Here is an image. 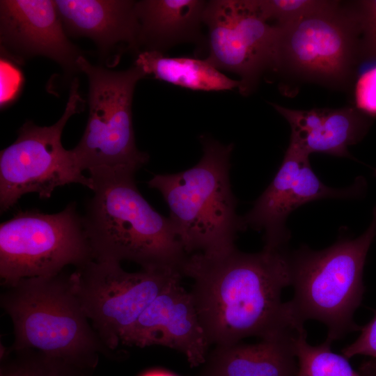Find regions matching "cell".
<instances>
[{"mask_svg":"<svg viewBox=\"0 0 376 376\" xmlns=\"http://www.w3.org/2000/svg\"><path fill=\"white\" fill-rule=\"evenodd\" d=\"M4 287L0 305L13 327L9 350H37L88 373L109 351L73 292L70 276L61 272Z\"/></svg>","mask_w":376,"mask_h":376,"instance_id":"obj_3","label":"cell"},{"mask_svg":"<svg viewBox=\"0 0 376 376\" xmlns=\"http://www.w3.org/2000/svg\"><path fill=\"white\" fill-rule=\"evenodd\" d=\"M333 8L334 3L279 26L277 65L288 62L300 73L322 80H338L346 74L351 36Z\"/></svg>","mask_w":376,"mask_h":376,"instance_id":"obj_12","label":"cell"},{"mask_svg":"<svg viewBox=\"0 0 376 376\" xmlns=\"http://www.w3.org/2000/svg\"><path fill=\"white\" fill-rule=\"evenodd\" d=\"M361 374L363 376H376V359L364 363Z\"/></svg>","mask_w":376,"mask_h":376,"instance_id":"obj_27","label":"cell"},{"mask_svg":"<svg viewBox=\"0 0 376 376\" xmlns=\"http://www.w3.org/2000/svg\"><path fill=\"white\" fill-rule=\"evenodd\" d=\"M180 279L174 280L150 304L122 344L172 348L182 352L191 367H197L206 361L210 343L190 292Z\"/></svg>","mask_w":376,"mask_h":376,"instance_id":"obj_13","label":"cell"},{"mask_svg":"<svg viewBox=\"0 0 376 376\" xmlns=\"http://www.w3.org/2000/svg\"><path fill=\"white\" fill-rule=\"evenodd\" d=\"M207 1H136L141 52L164 54L181 43H195L207 47L202 34L203 15Z\"/></svg>","mask_w":376,"mask_h":376,"instance_id":"obj_16","label":"cell"},{"mask_svg":"<svg viewBox=\"0 0 376 376\" xmlns=\"http://www.w3.org/2000/svg\"><path fill=\"white\" fill-rule=\"evenodd\" d=\"M136 1L56 0L68 36L92 40L100 65L114 67L125 52H141Z\"/></svg>","mask_w":376,"mask_h":376,"instance_id":"obj_14","label":"cell"},{"mask_svg":"<svg viewBox=\"0 0 376 376\" xmlns=\"http://www.w3.org/2000/svg\"><path fill=\"white\" fill-rule=\"evenodd\" d=\"M327 341L319 345H311L303 330L295 341L297 358L296 376H363L353 370L347 359L334 353Z\"/></svg>","mask_w":376,"mask_h":376,"instance_id":"obj_21","label":"cell"},{"mask_svg":"<svg viewBox=\"0 0 376 376\" xmlns=\"http://www.w3.org/2000/svg\"><path fill=\"white\" fill-rule=\"evenodd\" d=\"M257 3L265 19L276 20L280 27L333 4L313 0H257Z\"/></svg>","mask_w":376,"mask_h":376,"instance_id":"obj_23","label":"cell"},{"mask_svg":"<svg viewBox=\"0 0 376 376\" xmlns=\"http://www.w3.org/2000/svg\"><path fill=\"white\" fill-rule=\"evenodd\" d=\"M68 38L55 1H0L1 47L13 61L46 57L71 77L80 72L77 61L84 53Z\"/></svg>","mask_w":376,"mask_h":376,"instance_id":"obj_11","label":"cell"},{"mask_svg":"<svg viewBox=\"0 0 376 376\" xmlns=\"http://www.w3.org/2000/svg\"><path fill=\"white\" fill-rule=\"evenodd\" d=\"M79 80L70 84L68 100L62 116L50 126L26 120L17 138L0 153V210L4 212L24 194L36 193L50 198L60 186L78 183L91 189L92 182L79 168L72 150H66L61 135L70 118L83 109Z\"/></svg>","mask_w":376,"mask_h":376,"instance_id":"obj_8","label":"cell"},{"mask_svg":"<svg viewBox=\"0 0 376 376\" xmlns=\"http://www.w3.org/2000/svg\"><path fill=\"white\" fill-rule=\"evenodd\" d=\"M75 202L54 214L19 210L0 225V277L3 286L49 276L70 265L93 260L83 217Z\"/></svg>","mask_w":376,"mask_h":376,"instance_id":"obj_7","label":"cell"},{"mask_svg":"<svg viewBox=\"0 0 376 376\" xmlns=\"http://www.w3.org/2000/svg\"><path fill=\"white\" fill-rule=\"evenodd\" d=\"M376 235V206L368 229L355 239H341L320 251L307 246L290 253L293 315L304 324L318 320L328 329L331 343L345 334L360 329L353 315L364 291L363 269Z\"/></svg>","mask_w":376,"mask_h":376,"instance_id":"obj_5","label":"cell"},{"mask_svg":"<svg viewBox=\"0 0 376 376\" xmlns=\"http://www.w3.org/2000/svg\"><path fill=\"white\" fill-rule=\"evenodd\" d=\"M143 376H173V375L167 373H164V372H160V371H153V372H150L148 373H146Z\"/></svg>","mask_w":376,"mask_h":376,"instance_id":"obj_28","label":"cell"},{"mask_svg":"<svg viewBox=\"0 0 376 376\" xmlns=\"http://www.w3.org/2000/svg\"><path fill=\"white\" fill-rule=\"evenodd\" d=\"M134 65L146 75L180 87L201 91L239 89V80L230 79L205 58L169 57L157 52L143 51L136 56Z\"/></svg>","mask_w":376,"mask_h":376,"instance_id":"obj_19","label":"cell"},{"mask_svg":"<svg viewBox=\"0 0 376 376\" xmlns=\"http://www.w3.org/2000/svg\"><path fill=\"white\" fill-rule=\"evenodd\" d=\"M178 269L125 271L120 263L91 260L70 275L73 292L100 340L114 350L150 304L174 280Z\"/></svg>","mask_w":376,"mask_h":376,"instance_id":"obj_9","label":"cell"},{"mask_svg":"<svg viewBox=\"0 0 376 376\" xmlns=\"http://www.w3.org/2000/svg\"><path fill=\"white\" fill-rule=\"evenodd\" d=\"M357 339L342 350L343 355L350 359L356 355L370 356L376 359V314L365 327Z\"/></svg>","mask_w":376,"mask_h":376,"instance_id":"obj_25","label":"cell"},{"mask_svg":"<svg viewBox=\"0 0 376 376\" xmlns=\"http://www.w3.org/2000/svg\"><path fill=\"white\" fill-rule=\"evenodd\" d=\"M355 100L358 109L376 114V67H374L359 78L355 88Z\"/></svg>","mask_w":376,"mask_h":376,"instance_id":"obj_24","label":"cell"},{"mask_svg":"<svg viewBox=\"0 0 376 376\" xmlns=\"http://www.w3.org/2000/svg\"><path fill=\"white\" fill-rule=\"evenodd\" d=\"M88 172L93 196L82 217L93 259L130 260L142 268L173 267L182 272L188 256L169 217L155 211L138 190L135 173Z\"/></svg>","mask_w":376,"mask_h":376,"instance_id":"obj_2","label":"cell"},{"mask_svg":"<svg viewBox=\"0 0 376 376\" xmlns=\"http://www.w3.org/2000/svg\"><path fill=\"white\" fill-rule=\"evenodd\" d=\"M308 155L289 144L281 166L272 182L243 217L245 230L249 227L265 232V246H286L290 233L285 221L293 180Z\"/></svg>","mask_w":376,"mask_h":376,"instance_id":"obj_18","label":"cell"},{"mask_svg":"<svg viewBox=\"0 0 376 376\" xmlns=\"http://www.w3.org/2000/svg\"><path fill=\"white\" fill-rule=\"evenodd\" d=\"M199 139L203 155L196 165L177 173L155 175L148 182L166 202L186 253L232 248L237 232L245 230L229 180L233 144L206 135Z\"/></svg>","mask_w":376,"mask_h":376,"instance_id":"obj_4","label":"cell"},{"mask_svg":"<svg viewBox=\"0 0 376 376\" xmlns=\"http://www.w3.org/2000/svg\"><path fill=\"white\" fill-rule=\"evenodd\" d=\"M291 127L290 145L309 155L322 152L349 156L347 147L357 143L366 125L350 108L296 110L272 104Z\"/></svg>","mask_w":376,"mask_h":376,"instance_id":"obj_17","label":"cell"},{"mask_svg":"<svg viewBox=\"0 0 376 376\" xmlns=\"http://www.w3.org/2000/svg\"><path fill=\"white\" fill-rule=\"evenodd\" d=\"M362 184L363 181L361 180L345 189L327 187L314 173L307 159L301 166L292 184L290 212L303 204L315 200L355 197L360 193Z\"/></svg>","mask_w":376,"mask_h":376,"instance_id":"obj_22","label":"cell"},{"mask_svg":"<svg viewBox=\"0 0 376 376\" xmlns=\"http://www.w3.org/2000/svg\"><path fill=\"white\" fill-rule=\"evenodd\" d=\"M205 58L219 71L240 76L239 92L246 95L267 69L277 65L280 27L261 14L257 0L207 1Z\"/></svg>","mask_w":376,"mask_h":376,"instance_id":"obj_10","label":"cell"},{"mask_svg":"<svg viewBox=\"0 0 376 376\" xmlns=\"http://www.w3.org/2000/svg\"><path fill=\"white\" fill-rule=\"evenodd\" d=\"M182 273L193 279L190 294L210 345L304 327L281 299L282 290L291 285L286 246H264L255 253L235 246L196 253L187 256Z\"/></svg>","mask_w":376,"mask_h":376,"instance_id":"obj_1","label":"cell"},{"mask_svg":"<svg viewBox=\"0 0 376 376\" xmlns=\"http://www.w3.org/2000/svg\"><path fill=\"white\" fill-rule=\"evenodd\" d=\"M304 329L279 331L253 344L217 345L208 354L201 376H296L295 341Z\"/></svg>","mask_w":376,"mask_h":376,"instance_id":"obj_15","label":"cell"},{"mask_svg":"<svg viewBox=\"0 0 376 376\" xmlns=\"http://www.w3.org/2000/svg\"><path fill=\"white\" fill-rule=\"evenodd\" d=\"M363 5V26L369 47L376 55V0L366 1Z\"/></svg>","mask_w":376,"mask_h":376,"instance_id":"obj_26","label":"cell"},{"mask_svg":"<svg viewBox=\"0 0 376 376\" xmlns=\"http://www.w3.org/2000/svg\"><path fill=\"white\" fill-rule=\"evenodd\" d=\"M88 81V117L84 132L72 149L81 171L123 170L136 173L149 155L136 146L132 121V100L137 82L146 75L137 65L113 70L77 61Z\"/></svg>","mask_w":376,"mask_h":376,"instance_id":"obj_6","label":"cell"},{"mask_svg":"<svg viewBox=\"0 0 376 376\" xmlns=\"http://www.w3.org/2000/svg\"><path fill=\"white\" fill-rule=\"evenodd\" d=\"M0 376H90L65 361L34 350H1Z\"/></svg>","mask_w":376,"mask_h":376,"instance_id":"obj_20","label":"cell"}]
</instances>
